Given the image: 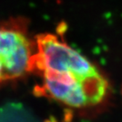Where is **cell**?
Returning <instances> with one entry per match:
<instances>
[{"label": "cell", "mask_w": 122, "mask_h": 122, "mask_svg": "<svg viewBox=\"0 0 122 122\" xmlns=\"http://www.w3.org/2000/svg\"><path fill=\"white\" fill-rule=\"evenodd\" d=\"M35 43L16 20L0 25V84L32 72Z\"/></svg>", "instance_id": "obj_2"}, {"label": "cell", "mask_w": 122, "mask_h": 122, "mask_svg": "<svg viewBox=\"0 0 122 122\" xmlns=\"http://www.w3.org/2000/svg\"><path fill=\"white\" fill-rule=\"evenodd\" d=\"M33 71L43 78L37 93L71 107L95 106L108 92V82L99 70L53 34H41L36 39Z\"/></svg>", "instance_id": "obj_1"}]
</instances>
